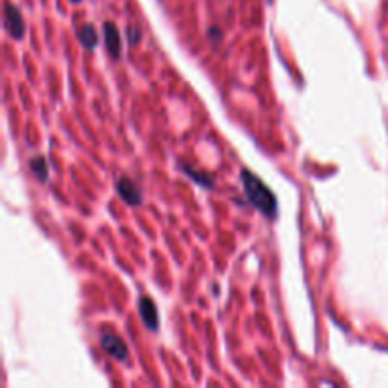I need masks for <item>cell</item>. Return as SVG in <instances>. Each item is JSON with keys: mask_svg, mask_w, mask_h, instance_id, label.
Segmentation results:
<instances>
[{"mask_svg": "<svg viewBox=\"0 0 388 388\" xmlns=\"http://www.w3.org/2000/svg\"><path fill=\"white\" fill-rule=\"evenodd\" d=\"M241 182H243V188H245L246 199L252 203L254 208H258L269 220L277 218V197H275V193L269 190V186L263 182L260 176H256L248 169H243L241 171Z\"/></svg>", "mask_w": 388, "mask_h": 388, "instance_id": "6da1fadb", "label": "cell"}, {"mask_svg": "<svg viewBox=\"0 0 388 388\" xmlns=\"http://www.w3.org/2000/svg\"><path fill=\"white\" fill-rule=\"evenodd\" d=\"M4 27L14 40H21L25 36V19L21 16V12L17 6H14L12 2L4 4Z\"/></svg>", "mask_w": 388, "mask_h": 388, "instance_id": "7a4b0ae2", "label": "cell"}, {"mask_svg": "<svg viewBox=\"0 0 388 388\" xmlns=\"http://www.w3.org/2000/svg\"><path fill=\"white\" fill-rule=\"evenodd\" d=\"M101 347L106 354H110L114 360L118 362H125L129 358V349H127L125 341L121 339L119 335L112 332H103L101 333Z\"/></svg>", "mask_w": 388, "mask_h": 388, "instance_id": "3957f363", "label": "cell"}, {"mask_svg": "<svg viewBox=\"0 0 388 388\" xmlns=\"http://www.w3.org/2000/svg\"><path fill=\"white\" fill-rule=\"evenodd\" d=\"M116 191L129 206H138L143 205V193L136 188V184L133 180H129L127 176H121L118 182H116Z\"/></svg>", "mask_w": 388, "mask_h": 388, "instance_id": "277c9868", "label": "cell"}, {"mask_svg": "<svg viewBox=\"0 0 388 388\" xmlns=\"http://www.w3.org/2000/svg\"><path fill=\"white\" fill-rule=\"evenodd\" d=\"M138 313H141V318H143L144 326L151 330V332H158L159 330V313H158V305L151 301V298L148 295H143L138 300Z\"/></svg>", "mask_w": 388, "mask_h": 388, "instance_id": "5b68a950", "label": "cell"}, {"mask_svg": "<svg viewBox=\"0 0 388 388\" xmlns=\"http://www.w3.org/2000/svg\"><path fill=\"white\" fill-rule=\"evenodd\" d=\"M103 34L108 53H110L114 61H118L119 57H121V34H119L118 27L112 23V21H106L103 25Z\"/></svg>", "mask_w": 388, "mask_h": 388, "instance_id": "8992f818", "label": "cell"}, {"mask_svg": "<svg viewBox=\"0 0 388 388\" xmlns=\"http://www.w3.org/2000/svg\"><path fill=\"white\" fill-rule=\"evenodd\" d=\"M76 36H78L80 44L86 49H95L97 42H99V34H97V31L93 29V25L89 23L82 25L78 32H76Z\"/></svg>", "mask_w": 388, "mask_h": 388, "instance_id": "52a82bcc", "label": "cell"}, {"mask_svg": "<svg viewBox=\"0 0 388 388\" xmlns=\"http://www.w3.org/2000/svg\"><path fill=\"white\" fill-rule=\"evenodd\" d=\"M182 171L186 173V176H190L193 182H197L201 188H206V190H213L214 188V180L213 176H208L203 171H195L191 169L190 165H182Z\"/></svg>", "mask_w": 388, "mask_h": 388, "instance_id": "ba28073f", "label": "cell"}, {"mask_svg": "<svg viewBox=\"0 0 388 388\" xmlns=\"http://www.w3.org/2000/svg\"><path fill=\"white\" fill-rule=\"evenodd\" d=\"M29 167H31L32 175L36 176L40 182H46V180H48L49 167H48V161H46V158H42V156L32 158L31 161H29Z\"/></svg>", "mask_w": 388, "mask_h": 388, "instance_id": "9c48e42d", "label": "cell"}, {"mask_svg": "<svg viewBox=\"0 0 388 388\" xmlns=\"http://www.w3.org/2000/svg\"><path fill=\"white\" fill-rule=\"evenodd\" d=\"M141 40H143V29H141L138 25H129V27H127V42H129L131 46H138Z\"/></svg>", "mask_w": 388, "mask_h": 388, "instance_id": "30bf717a", "label": "cell"}, {"mask_svg": "<svg viewBox=\"0 0 388 388\" xmlns=\"http://www.w3.org/2000/svg\"><path fill=\"white\" fill-rule=\"evenodd\" d=\"M206 36H208V40L213 42L214 46H218V44L222 42L223 32H222V29H220V27L213 25V27H208V31H206Z\"/></svg>", "mask_w": 388, "mask_h": 388, "instance_id": "8fae6325", "label": "cell"}, {"mask_svg": "<svg viewBox=\"0 0 388 388\" xmlns=\"http://www.w3.org/2000/svg\"><path fill=\"white\" fill-rule=\"evenodd\" d=\"M71 2H74V4H78V2H82V0H71Z\"/></svg>", "mask_w": 388, "mask_h": 388, "instance_id": "7c38bea8", "label": "cell"}]
</instances>
